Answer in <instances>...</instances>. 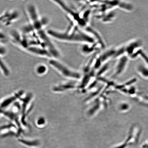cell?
<instances>
[{"mask_svg": "<svg viewBox=\"0 0 148 148\" xmlns=\"http://www.w3.org/2000/svg\"><path fill=\"white\" fill-rule=\"evenodd\" d=\"M26 9L29 20V23L35 34L50 53L52 58H60L61 56L60 51L52 41L47 31L45 29L48 23L47 18L40 16L36 5L32 3L28 4Z\"/></svg>", "mask_w": 148, "mask_h": 148, "instance_id": "obj_1", "label": "cell"}, {"mask_svg": "<svg viewBox=\"0 0 148 148\" xmlns=\"http://www.w3.org/2000/svg\"><path fill=\"white\" fill-rule=\"evenodd\" d=\"M69 22V25L65 30L59 31L49 29L47 31L48 34L51 38L61 42L81 44L98 43L91 35Z\"/></svg>", "mask_w": 148, "mask_h": 148, "instance_id": "obj_2", "label": "cell"}, {"mask_svg": "<svg viewBox=\"0 0 148 148\" xmlns=\"http://www.w3.org/2000/svg\"><path fill=\"white\" fill-rule=\"evenodd\" d=\"M66 14L69 21L77 26L83 30H86L89 27L88 23L90 15L88 9L77 10L73 9L66 2L62 1H52Z\"/></svg>", "mask_w": 148, "mask_h": 148, "instance_id": "obj_3", "label": "cell"}, {"mask_svg": "<svg viewBox=\"0 0 148 148\" xmlns=\"http://www.w3.org/2000/svg\"><path fill=\"white\" fill-rule=\"evenodd\" d=\"M49 63L50 65L62 73L64 76L70 78L79 79L80 78V74L72 70L58 60V59H49Z\"/></svg>", "mask_w": 148, "mask_h": 148, "instance_id": "obj_4", "label": "cell"}, {"mask_svg": "<svg viewBox=\"0 0 148 148\" xmlns=\"http://www.w3.org/2000/svg\"><path fill=\"white\" fill-rule=\"evenodd\" d=\"M129 59L126 55H123L118 58L112 75V78H115L119 76L125 72L128 65Z\"/></svg>", "mask_w": 148, "mask_h": 148, "instance_id": "obj_5", "label": "cell"}, {"mask_svg": "<svg viewBox=\"0 0 148 148\" xmlns=\"http://www.w3.org/2000/svg\"><path fill=\"white\" fill-rule=\"evenodd\" d=\"M143 44V42L141 40L137 39L124 45L125 55L128 57L130 56L138 50L141 49Z\"/></svg>", "mask_w": 148, "mask_h": 148, "instance_id": "obj_6", "label": "cell"}, {"mask_svg": "<svg viewBox=\"0 0 148 148\" xmlns=\"http://www.w3.org/2000/svg\"><path fill=\"white\" fill-rule=\"evenodd\" d=\"M99 45L101 47L97 42L92 44H82L80 48V51L84 55H91L99 50Z\"/></svg>", "mask_w": 148, "mask_h": 148, "instance_id": "obj_7", "label": "cell"}, {"mask_svg": "<svg viewBox=\"0 0 148 148\" xmlns=\"http://www.w3.org/2000/svg\"><path fill=\"white\" fill-rule=\"evenodd\" d=\"M19 15V14L16 12L14 11V12H9L8 11L5 12L1 16H0V21H2L5 25H9V24L12 23L11 21L13 20H16L19 17H14V16Z\"/></svg>", "mask_w": 148, "mask_h": 148, "instance_id": "obj_8", "label": "cell"}, {"mask_svg": "<svg viewBox=\"0 0 148 148\" xmlns=\"http://www.w3.org/2000/svg\"><path fill=\"white\" fill-rule=\"evenodd\" d=\"M97 17L103 23H110L113 21L116 17V14L113 11L111 10L99 14Z\"/></svg>", "mask_w": 148, "mask_h": 148, "instance_id": "obj_9", "label": "cell"}, {"mask_svg": "<svg viewBox=\"0 0 148 148\" xmlns=\"http://www.w3.org/2000/svg\"><path fill=\"white\" fill-rule=\"evenodd\" d=\"M116 7L128 12H132L134 9L133 5L126 1H116Z\"/></svg>", "mask_w": 148, "mask_h": 148, "instance_id": "obj_10", "label": "cell"}, {"mask_svg": "<svg viewBox=\"0 0 148 148\" xmlns=\"http://www.w3.org/2000/svg\"><path fill=\"white\" fill-rule=\"evenodd\" d=\"M136 69L140 76L144 78L148 79V66L142 64H138Z\"/></svg>", "mask_w": 148, "mask_h": 148, "instance_id": "obj_11", "label": "cell"}, {"mask_svg": "<svg viewBox=\"0 0 148 148\" xmlns=\"http://www.w3.org/2000/svg\"><path fill=\"white\" fill-rule=\"evenodd\" d=\"M18 141L24 145L31 147H38L40 144V142L38 140L31 141V140H23V139H18Z\"/></svg>", "mask_w": 148, "mask_h": 148, "instance_id": "obj_12", "label": "cell"}, {"mask_svg": "<svg viewBox=\"0 0 148 148\" xmlns=\"http://www.w3.org/2000/svg\"><path fill=\"white\" fill-rule=\"evenodd\" d=\"M23 92H20L19 94H17V95L15 96L14 97H12L9 98L8 99L5 100L2 103L1 105V108H4L5 107L10 105V103H12L16 99V98L19 97V96L23 94Z\"/></svg>", "mask_w": 148, "mask_h": 148, "instance_id": "obj_13", "label": "cell"}, {"mask_svg": "<svg viewBox=\"0 0 148 148\" xmlns=\"http://www.w3.org/2000/svg\"><path fill=\"white\" fill-rule=\"evenodd\" d=\"M47 68L45 64H39L36 68V71L38 75H43L47 72Z\"/></svg>", "mask_w": 148, "mask_h": 148, "instance_id": "obj_14", "label": "cell"}, {"mask_svg": "<svg viewBox=\"0 0 148 148\" xmlns=\"http://www.w3.org/2000/svg\"><path fill=\"white\" fill-rule=\"evenodd\" d=\"M75 87V86L71 84H68L56 87L53 88V90L55 91H61L67 90L68 89L73 88Z\"/></svg>", "mask_w": 148, "mask_h": 148, "instance_id": "obj_15", "label": "cell"}, {"mask_svg": "<svg viewBox=\"0 0 148 148\" xmlns=\"http://www.w3.org/2000/svg\"><path fill=\"white\" fill-rule=\"evenodd\" d=\"M6 38V36H5L3 33L0 31V41L1 40H3Z\"/></svg>", "mask_w": 148, "mask_h": 148, "instance_id": "obj_16", "label": "cell"}, {"mask_svg": "<svg viewBox=\"0 0 148 148\" xmlns=\"http://www.w3.org/2000/svg\"><path fill=\"white\" fill-rule=\"evenodd\" d=\"M44 123H45V120L43 118H40L38 122V124L39 125L43 124Z\"/></svg>", "mask_w": 148, "mask_h": 148, "instance_id": "obj_17", "label": "cell"}]
</instances>
